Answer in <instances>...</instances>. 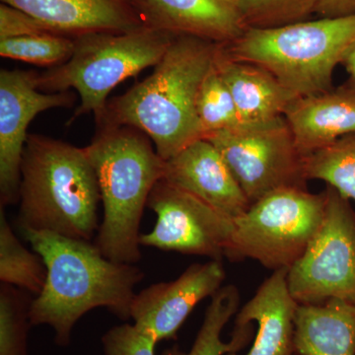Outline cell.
<instances>
[{"label":"cell","instance_id":"cell-1","mask_svg":"<svg viewBox=\"0 0 355 355\" xmlns=\"http://www.w3.org/2000/svg\"><path fill=\"white\" fill-rule=\"evenodd\" d=\"M22 231L46 268L43 291L30 307L31 326L48 324L58 345L67 347L74 326L89 311L103 307L123 321L130 319L135 288L144 277L139 266L109 260L90 241Z\"/></svg>","mask_w":355,"mask_h":355},{"label":"cell","instance_id":"cell-2","mask_svg":"<svg viewBox=\"0 0 355 355\" xmlns=\"http://www.w3.org/2000/svg\"><path fill=\"white\" fill-rule=\"evenodd\" d=\"M221 44L197 37L175 36L150 76L108 101L97 128H137L151 139L164 160L203 139L198 96L216 64Z\"/></svg>","mask_w":355,"mask_h":355},{"label":"cell","instance_id":"cell-3","mask_svg":"<svg viewBox=\"0 0 355 355\" xmlns=\"http://www.w3.org/2000/svg\"><path fill=\"white\" fill-rule=\"evenodd\" d=\"M100 202L97 176L85 147L28 135L21 162L18 224L22 230L91 241L100 226Z\"/></svg>","mask_w":355,"mask_h":355},{"label":"cell","instance_id":"cell-4","mask_svg":"<svg viewBox=\"0 0 355 355\" xmlns=\"http://www.w3.org/2000/svg\"><path fill=\"white\" fill-rule=\"evenodd\" d=\"M85 150L104 209L94 244L109 260L137 265L142 214L154 186L164 179L166 160L146 133L128 125L98 128Z\"/></svg>","mask_w":355,"mask_h":355},{"label":"cell","instance_id":"cell-5","mask_svg":"<svg viewBox=\"0 0 355 355\" xmlns=\"http://www.w3.org/2000/svg\"><path fill=\"white\" fill-rule=\"evenodd\" d=\"M354 40L355 14L248 28L235 41L223 44V51L232 60L263 67L294 94L306 97L334 89V71Z\"/></svg>","mask_w":355,"mask_h":355},{"label":"cell","instance_id":"cell-6","mask_svg":"<svg viewBox=\"0 0 355 355\" xmlns=\"http://www.w3.org/2000/svg\"><path fill=\"white\" fill-rule=\"evenodd\" d=\"M174 38L171 33L151 27L74 37L76 48L71 58L38 74V88L50 93L74 89L80 97V104L70 123L90 113L94 114L96 123H99L112 90L147 67H156Z\"/></svg>","mask_w":355,"mask_h":355},{"label":"cell","instance_id":"cell-7","mask_svg":"<svg viewBox=\"0 0 355 355\" xmlns=\"http://www.w3.org/2000/svg\"><path fill=\"white\" fill-rule=\"evenodd\" d=\"M324 191L286 188L272 191L234 220L226 249L230 261L252 259L275 270L291 268L302 257L323 223Z\"/></svg>","mask_w":355,"mask_h":355},{"label":"cell","instance_id":"cell-8","mask_svg":"<svg viewBox=\"0 0 355 355\" xmlns=\"http://www.w3.org/2000/svg\"><path fill=\"white\" fill-rule=\"evenodd\" d=\"M205 139L220 153L250 205L282 189H307L304 157L284 116L241 123Z\"/></svg>","mask_w":355,"mask_h":355},{"label":"cell","instance_id":"cell-9","mask_svg":"<svg viewBox=\"0 0 355 355\" xmlns=\"http://www.w3.org/2000/svg\"><path fill=\"white\" fill-rule=\"evenodd\" d=\"M323 223L305 253L287 272L298 304L329 299L355 303V210L349 198L327 184Z\"/></svg>","mask_w":355,"mask_h":355},{"label":"cell","instance_id":"cell-10","mask_svg":"<svg viewBox=\"0 0 355 355\" xmlns=\"http://www.w3.org/2000/svg\"><path fill=\"white\" fill-rule=\"evenodd\" d=\"M147 207L157 216L150 232L140 235L141 246L207 257L225 256L234 221L165 179L154 186Z\"/></svg>","mask_w":355,"mask_h":355},{"label":"cell","instance_id":"cell-11","mask_svg":"<svg viewBox=\"0 0 355 355\" xmlns=\"http://www.w3.org/2000/svg\"><path fill=\"white\" fill-rule=\"evenodd\" d=\"M38 73L19 69L0 71V205L19 202L21 162L28 127L37 114L53 108H70L71 91L42 93Z\"/></svg>","mask_w":355,"mask_h":355},{"label":"cell","instance_id":"cell-12","mask_svg":"<svg viewBox=\"0 0 355 355\" xmlns=\"http://www.w3.org/2000/svg\"><path fill=\"white\" fill-rule=\"evenodd\" d=\"M225 279L221 261L193 263L177 279L153 284L135 294L130 319L157 343L176 340L191 311L203 299L212 297Z\"/></svg>","mask_w":355,"mask_h":355},{"label":"cell","instance_id":"cell-13","mask_svg":"<svg viewBox=\"0 0 355 355\" xmlns=\"http://www.w3.org/2000/svg\"><path fill=\"white\" fill-rule=\"evenodd\" d=\"M57 34L127 33L151 27L144 0H1ZM153 28V27H151Z\"/></svg>","mask_w":355,"mask_h":355},{"label":"cell","instance_id":"cell-14","mask_svg":"<svg viewBox=\"0 0 355 355\" xmlns=\"http://www.w3.org/2000/svg\"><path fill=\"white\" fill-rule=\"evenodd\" d=\"M164 179L233 220L251 207L220 153L205 139L166 160Z\"/></svg>","mask_w":355,"mask_h":355},{"label":"cell","instance_id":"cell-15","mask_svg":"<svg viewBox=\"0 0 355 355\" xmlns=\"http://www.w3.org/2000/svg\"><path fill=\"white\" fill-rule=\"evenodd\" d=\"M287 268L275 270L236 314L237 330L258 324L253 345L245 355H295L294 319L298 303L287 286Z\"/></svg>","mask_w":355,"mask_h":355},{"label":"cell","instance_id":"cell-16","mask_svg":"<svg viewBox=\"0 0 355 355\" xmlns=\"http://www.w3.org/2000/svg\"><path fill=\"white\" fill-rule=\"evenodd\" d=\"M284 118L303 157L355 133V92L345 86L298 97Z\"/></svg>","mask_w":355,"mask_h":355},{"label":"cell","instance_id":"cell-17","mask_svg":"<svg viewBox=\"0 0 355 355\" xmlns=\"http://www.w3.org/2000/svg\"><path fill=\"white\" fill-rule=\"evenodd\" d=\"M151 27L175 36L218 44L235 41L247 29L230 0H144Z\"/></svg>","mask_w":355,"mask_h":355},{"label":"cell","instance_id":"cell-18","mask_svg":"<svg viewBox=\"0 0 355 355\" xmlns=\"http://www.w3.org/2000/svg\"><path fill=\"white\" fill-rule=\"evenodd\" d=\"M216 67L234 99L241 123L284 116L298 98L268 70L228 58L224 53L223 44L217 55Z\"/></svg>","mask_w":355,"mask_h":355},{"label":"cell","instance_id":"cell-19","mask_svg":"<svg viewBox=\"0 0 355 355\" xmlns=\"http://www.w3.org/2000/svg\"><path fill=\"white\" fill-rule=\"evenodd\" d=\"M294 323L295 355H355V303L298 304Z\"/></svg>","mask_w":355,"mask_h":355},{"label":"cell","instance_id":"cell-20","mask_svg":"<svg viewBox=\"0 0 355 355\" xmlns=\"http://www.w3.org/2000/svg\"><path fill=\"white\" fill-rule=\"evenodd\" d=\"M240 294L233 284L221 287L214 294L205 312V319L198 331L193 347L183 352L178 345L165 349L161 355H227L237 354L244 349L253 338V333L233 331L231 340L224 343L221 334L231 318L237 314Z\"/></svg>","mask_w":355,"mask_h":355},{"label":"cell","instance_id":"cell-21","mask_svg":"<svg viewBox=\"0 0 355 355\" xmlns=\"http://www.w3.org/2000/svg\"><path fill=\"white\" fill-rule=\"evenodd\" d=\"M0 207V280L39 295L46 279V268L38 253L26 249L13 232Z\"/></svg>","mask_w":355,"mask_h":355},{"label":"cell","instance_id":"cell-22","mask_svg":"<svg viewBox=\"0 0 355 355\" xmlns=\"http://www.w3.org/2000/svg\"><path fill=\"white\" fill-rule=\"evenodd\" d=\"M305 175L336 189L343 197L355 200V133L304 158Z\"/></svg>","mask_w":355,"mask_h":355},{"label":"cell","instance_id":"cell-23","mask_svg":"<svg viewBox=\"0 0 355 355\" xmlns=\"http://www.w3.org/2000/svg\"><path fill=\"white\" fill-rule=\"evenodd\" d=\"M76 43L72 37L43 34L0 39V55L42 67H58L71 58Z\"/></svg>","mask_w":355,"mask_h":355},{"label":"cell","instance_id":"cell-24","mask_svg":"<svg viewBox=\"0 0 355 355\" xmlns=\"http://www.w3.org/2000/svg\"><path fill=\"white\" fill-rule=\"evenodd\" d=\"M18 287L0 286V355H28L29 294Z\"/></svg>","mask_w":355,"mask_h":355},{"label":"cell","instance_id":"cell-25","mask_svg":"<svg viewBox=\"0 0 355 355\" xmlns=\"http://www.w3.org/2000/svg\"><path fill=\"white\" fill-rule=\"evenodd\" d=\"M246 28L268 29L307 20L320 0H230Z\"/></svg>","mask_w":355,"mask_h":355},{"label":"cell","instance_id":"cell-26","mask_svg":"<svg viewBox=\"0 0 355 355\" xmlns=\"http://www.w3.org/2000/svg\"><path fill=\"white\" fill-rule=\"evenodd\" d=\"M197 112L203 139L210 133L241 125L234 99L216 64L200 86Z\"/></svg>","mask_w":355,"mask_h":355},{"label":"cell","instance_id":"cell-27","mask_svg":"<svg viewBox=\"0 0 355 355\" xmlns=\"http://www.w3.org/2000/svg\"><path fill=\"white\" fill-rule=\"evenodd\" d=\"M106 355H155L157 342L135 324L114 327L102 338Z\"/></svg>","mask_w":355,"mask_h":355},{"label":"cell","instance_id":"cell-28","mask_svg":"<svg viewBox=\"0 0 355 355\" xmlns=\"http://www.w3.org/2000/svg\"><path fill=\"white\" fill-rule=\"evenodd\" d=\"M43 33L57 34L43 22L24 11L6 3L0 6V39L15 38Z\"/></svg>","mask_w":355,"mask_h":355},{"label":"cell","instance_id":"cell-29","mask_svg":"<svg viewBox=\"0 0 355 355\" xmlns=\"http://www.w3.org/2000/svg\"><path fill=\"white\" fill-rule=\"evenodd\" d=\"M316 13L321 17L354 15L355 0H320Z\"/></svg>","mask_w":355,"mask_h":355},{"label":"cell","instance_id":"cell-30","mask_svg":"<svg viewBox=\"0 0 355 355\" xmlns=\"http://www.w3.org/2000/svg\"><path fill=\"white\" fill-rule=\"evenodd\" d=\"M340 64L345 67L347 74H349V79H347V83L343 84V86L355 92V40L354 43L350 44L349 48L347 49Z\"/></svg>","mask_w":355,"mask_h":355}]
</instances>
